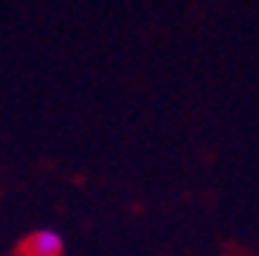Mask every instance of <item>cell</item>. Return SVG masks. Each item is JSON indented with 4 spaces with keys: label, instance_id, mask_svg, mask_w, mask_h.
<instances>
[{
    "label": "cell",
    "instance_id": "6da1fadb",
    "mask_svg": "<svg viewBox=\"0 0 259 256\" xmlns=\"http://www.w3.org/2000/svg\"><path fill=\"white\" fill-rule=\"evenodd\" d=\"M65 239L59 231L54 228H39L34 234H28L23 242V253L26 256H62Z\"/></svg>",
    "mask_w": 259,
    "mask_h": 256
}]
</instances>
